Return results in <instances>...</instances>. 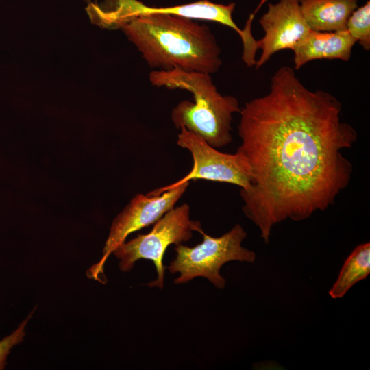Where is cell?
I'll list each match as a JSON object with an SVG mask.
<instances>
[{"label": "cell", "instance_id": "cell-1", "mask_svg": "<svg viewBox=\"0 0 370 370\" xmlns=\"http://www.w3.org/2000/svg\"><path fill=\"white\" fill-rule=\"evenodd\" d=\"M341 111L334 96L309 90L287 66L273 75L267 95L241 108L236 152L251 177L240 191L242 209L265 243L275 225L325 210L349 185L353 166L342 151L357 133Z\"/></svg>", "mask_w": 370, "mask_h": 370}, {"label": "cell", "instance_id": "cell-2", "mask_svg": "<svg viewBox=\"0 0 370 370\" xmlns=\"http://www.w3.org/2000/svg\"><path fill=\"white\" fill-rule=\"evenodd\" d=\"M152 69L212 74L222 64L221 48L209 27L171 14L133 18L120 28Z\"/></svg>", "mask_w": 370, "mask_h": 370}, {"label": "cell", "instance_id": "cell-3", "mask_svg": "<svg viewBox=\"0 0 370 370\" xmlns=\"http://www.w3.org/2000/svg\"><path fill=\"white\" fill-rule=\"evenodd\" d=\"M149 81L152 86L192 93L194 102L182 101L172 110L171 120L177 128L184 126L216 149L232 141V114L240 112L241 108L236 97L217 90L210 74L180 69L153 70Z\"/></svg>", "mask_w": 370, "mask_h": 370}, {"label": "cell", "instance_id": "cell-4", "mask_svg": "<svg viewBox=\"0 0 370 370\" xmlns=\"http://www.w3.org/2000/svg\"><path fill=\"white\" fill-rule=\"evenodd\" d=\"M195 231L202 234L203 242L193 247L182 244L175 245V257L166 267L171 273H180L173 281L175 284L203 277L217 288L223 289L226 281L220 270L225 264L230 261L254 263L256 260V254L242 246L247 234L240 224H236L219 237L206 234L201 225Z\"/></svg>", "mask_w": 370, "mask_h": 370}, {"label": "cell", "instance_id": "cell-5", "mask_svg": "<svg viewBox=\"0 0 370 370\" xmlns=\"http://www.w3.org/2000/svg\"><path fill=\"white\" fill-rule=\"evenodd\" d=\"M235 6V3L222 4L208 0L166 7L149 6L138 0H104L101 3L90 1L86 9L92 23L108 29H120L133 18L150 14H171L213 21L236 32L245 45L251 36L247 30L240 29L234 23L232 14Z\"/></svg>", "mask_w": 370, "mask_h": 370}, {"label": "cell", "instance_id": "cell-6", "mask_svg": "<svg viewBox=\"0 0 370 370\" xmlns=\"http://www.w3.org/2000/svg\"><path fill=\"white\" fill-rule=\"evenodd\" d=\"M201 223L190 219V207L186 204L173 208L158 220L147 234H138L128 242H123L113 251L120 260L119 267L122 271H130L140 259L151 260L156 267L157 278L147 286L164 287V271L163 258L167 247L188 241L193 232Z\"/></svg>", "mask_w": 370, "mask_h": 370}, {"label": "cell", "instance_id": "cell-7", "mask_svg": "<svg viewBox=\"0 0 370 370\" xmlns=\"http://www.w3.org/2000/svg\"><path fill=\"white\" fill-rule=\"evenodd\" d=\"M188 185L189 182H186L160 195H136L112 221L103 256L88 271V276L103 282L104 264L114 249L125 242L129 234L155 223L173 208Z\"/></svg>", "mask_w": 370, "mask_h": 370}, {"label": "cell", "instance_id": "cell-8", "mask_svg": "<svg viewBox=\"0 0 370 370\" xmlns=\"http://www.w3.org/2000/svg\"><path fill=\"white\" fill-rule=\"evenodd\" d=\"M177 145L188 149L193 159L192 170L177 182L149 192L160 195L169 188L193 180H206L234 184L247 190L251 186V177L247 164L238 153L234 154L219 151L202 138L180 127Z\"/></svg>", "mask_w": 370, "mask_h": 370}, {"label": "cell", "instance_id": "cell-9", "mask_svg": "<svg viewBox=\"0 0 370 370\" xmlns=\"http://www.w3.org/2000/svg\"><path fill=\"white\" fill-rule=\"evenodd\" d=\"M259 23L264 36L258 40L262 53L256 60V69L278 51L293 50L310 30L302 14L299 0H280L276 3H269Z\"/></svg>", "mask_w": 370, "mask_h": 370}, {"label": "cell", "instance_id": "cell-10", "mask_svg": "<svg viewBox=\"0 0 370 370\" xmlns=\"http://www.w3.org/2000/svg\"><path fill=\"white\" fill-rule=\"evenodd\" d=\"M356 40L347 29L336 32L310 30L293 49L294 69L320 59L348 61Z\"/></svg>", "mask_w": 370, "mask_h": 370}, {"label": "cell", "instance_id": "cell-11", "mask_svg": "<svg viewBox=\"0 0 370 370\" xmlns=\"http://www.w3.org/2000/svg\"><path fill=\"white\" fill-rule=\"evenodd\" d=\"M310 29L317 32L346 29L347 21L358 8V0H299Z\"/></svg>", "mask_w": 370, "mask_h": 370}, {"label": "cell", "instance_id": "cell-12", "mask_svg": "<svg viewBox=\"0 0 370 370\" xmlns=\"http://www.w3.org/2000/svg\"><path fill=\"white\" fill-rule=\"evenodd\" d=\"M370 273V243H365L355 247L345 260L338 278L329 290L332 299H340L360 281Z\"/></svg>", "mask_w": 370, "mask_h": 370}, {"label": "cell", "instance_id": "cell-13", "mask_svg": "<svg viewBox=\"0 0 370 370\" xmlns=\"http://www.w3.org/2000/svg\"><path fill=\"white\" fill-rule=\"evenodd\" d=\"M346 29L362 47L370 49V1L358 7L349 16Z\"/></svg>", "mask_w": 370, "mask_h": 370}, {"label": "cell", "instance_id": "cell-14", "mask_svg": "<svg viewBox=\"0 0 370 370\" xmlns=\"http://www.w3.org/2000/svg\"><path fill=\"white\" fill-rule=\"evenodd\" d=\"M35 310V309H34ZM34 310L24 320L10 335L0 341V370L3 369L6 365V359L10 349L16 345L23 341L25 335V328L31 318Z\"/></svg>", "mask_w": 370, "mask_h": 370}]
</instances>
